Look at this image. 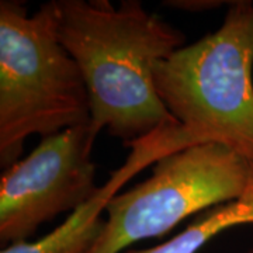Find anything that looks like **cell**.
<instances>
[{"label":"cell","mask_w":253,"mask_h":253,"mask_svg":"<svg viewBox=\"0 0 253 253\" xmlns=\"http://www.w3.org/2000/svg\"><path fill=\"white\" fill-rule=\"evenodd\" d=\"M62 45L81 69L91 131L128 146L179 126L159 97L154 66L186 46L179 28L136 0H56Z\"/></svg>","instance_id":"1"},{"label":"cell","mask_w":253,"mask_h":253,"mask_svg":"<svg viewBox=\"0 0 253 253\" xmlns=\"http://www.w3.org/2000/svg\"><path fill=\"white\" fill-rule=\"evenodd\" d=\"M90 121L81 69L62 45L56 0L28 14L0 1V165L9 168L28 136L54 135Z\"/></svg>","instance_id":"2"},{"label":"cell","mask_w":253,"mask_h":253,"mask_svg":"<svg viewBox=\"0 0 253 253\" xmlns=\"http://www.w3.org/2000/svg\"><path fill=\"white\" fill-rule=\"evenodd\" d=\"M159 97L193 144L218 142L253 163V0L154 66Z\"/></svg>","instance_id":"3"},{"label":"cell","mask_w":253,"mask_h":253,"mask_svg":"<svg viewBox=\"0 0 253 253\" xmlns=\"http://www.w3.org/2000/svg\"><path fill=\"white\" fill-rule=\"evenodd\" d=\"M252 174L251 161L218 142L165 155L148 179L110 200L101 234L86 253H121L166 235L186 218L239 199Z\"/></svg>","instance_id":"4"},{"label":"cell","mask_w":253,"mask_h":253,"mask_svg":"<svg viewBox=\"0 0 253 253\" xmlns=\"http://www.w3.org/2000/svg\"><path fill=\"white\" fill-rule=\"evenodd\" d=\"M89 124L41 138L24 159L0 177V242H26L42 224L75 211L99 191Z\"/></svg>","instance_id":"5"},{"label":"cell","mask_w":253,"mask_h":253,"mask_svg":"<svg viewBox=\"0 0 253 253\" xmlns=\"http://www.w3.org/2000/svg\"><path fill=\"white\" fill-rule=\"evenodd\" d=\"M190 141L180 126L166 128L128 145L131 154L126 163L100 186L99 191L86 204L75 210L58 228L36 242H17L0 253H86L101 234L103 211L126 181L165 155L189 146Z\"/></svg>","instance_id":"6"},{"label":"cell","mask_w":253,"mask_h":253,"mask_svg":"<svg viewBox=\"0 0 253 253\" xmlns=\"http://www.w3.org/2000/svg\"><path fill=\"white\" fill-rule=\"evenodd\" d=\"M246 224L253 225V174L249 187L239 199L204 211L184 231L168 242L126 253H197L221 232Z\"/></svg>","instance_id":"7"},{"label":"cell","mask_w":253,"mask_h":253,"mask_svg":"<svg viewBox=\"0 0 253 253\" xmlns=\"http://www.w3.org/2000/svg\"><path fill=\"white\" fill-rule=\"evenodd\" d=\"M166 4H172L170 7L181 10H190V11H201V10H208L212 7H221L222 1H210V0H204V1H168Z\"/></svg>","instance_id":"8"},{"label":"cell","mask_w":253,"mask_h":253,"mask_svg":"<svg viewBox=\"0 0 253 253\" xmlns=\"http://www.w3.org/2000/svg\"><path fill=\"white\" fill-rule=\"evenodd\" d=\"M246 253H253V251H249V252H246Z\"/></svg>","instance_id":"9"}]
</instances>
